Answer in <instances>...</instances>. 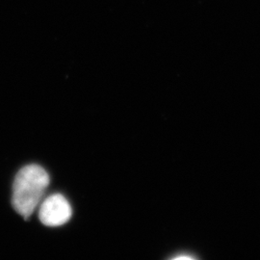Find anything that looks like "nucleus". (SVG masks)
I'll return each mask as SVG.
<instances>
[{
	"instance_id": "obj_1",
	"label": "nucleus",
	"mask_w": 260,
	"mask_h": 260,
	"mask_svg": "<svg viewBox=\"0 0 260 260\" xmlns=\"http://www.w3.org/2000/svg\"><path fill=\"white\" fill-rule=\"evenodd\" d=\"M49 184V176L44 168L29 165L22 168L14 181L12 204L18 213L28 219L35 211Z\"/></svg>"
},
{
	"instance_id": "obj_2",
	"label": "nucleus",
	"mask_w": 260,
	"mask_h": 260,
	"mask_svg": "<svg viewBox=\"0 0 260 260\" xmlns=\"http://www.w3.org/2000/svg\"><path fill=\"white\" fill-rule=\"evenodd\" d=\"M72 207L64 196H49L40 206L39 218L47 226H59L67 223L72 217Z\"/></svg>"
},
{
	"instance_id": "obj_3",
	"label": "nucleus",
	"mask_w": 260,
	"mask_h": 260,
	"mask_svg": "<svg viewBox=\"0 0 260 260\" xmlns=\"http://www.w3.org/2000/svg\"><path fill=\"white\" fill-rule=\"evenodd\" d=\"M182 258H184V259H191V258H193V257H191V256H189V255H178L176 257V259H182Z\"/></svg>"
}]
</instances>
